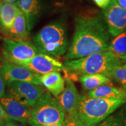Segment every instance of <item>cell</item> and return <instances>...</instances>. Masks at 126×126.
<instances>
[{"mask_svg": "<svg viewBox=\"0 0 126 126\" xmlns=\"http://www.w3.org/2000/svg\"><path fill=\"white\" fill-rule=\"evenodd\" d=\"M12 120H13L11 119L10 118L7 119L6 120H5V126H19L17 124H16V123H15Z\"/></svg>", "mask_w": 126, "mask_h": 126, "instance_id": "cell-26", "label": "cell"}, {"mask_svg": "<svg viewBox=\"0 0 126 126\" xmlns=\"http://www.w3.org/2000/svg\"><path fill=\"white\" fill-rule=\"evenodd\" d=\"M123 65L122 61L111 52L96 53L77 60H66L64 63L66 76L100 74L108 78L116 68Z\"/></svg>", "mask_w": 126, "mask_h": 126, "instance_id": "cell-4", "label": "cell"}, {"mask_svg": "<svg viewBox=\"0 0 126 126\" xmlns=\"http://www.w3.org/2000/svg\"><path fill=\"white\" fill-rule=\"evenodd\" d=\"M121 60L122 61V63H123L122 67L124 68H126V55L124 57H123L122 59H121Z\"/></svg>", "mask_w": 126, "mask_h": 126, "instance_id": "cell-29", "label": "cell"}, {"mask_svg": "<svg viewBox=\"0 0 126 126\" xmlns=\"http://www.w3.org/2000/svg\"><path fill=\"white\" fill-rule=\"evenodd\" d=\"M9 117L8 116L7 113L5 112V111L3 109L2 106L1 105V104H0V120L4 122L5 120L9 119Z\"/></svg>", "mask_w": 126, "mask_h": 126, "instance_id": "cell-25", "label": "cell"}, {"mask_svg": "<svg viewBox=\"0 0 126 126\" xmlns=\"http://www.w3.org/2000/svg\"><path fill=\"white\" fill-rule=\"evenodd\" d=\"M87 96L93 98L121 99L126 100V86L114 87L111 85H103L89 91Z\"/></svg>", "mask_w": 126, "mask_h": 126, "instance_id": "cell-15", "label": "cell"}, {"mask_svg": "<svg viewBox=\"0 0 126 126\" xmlns=\"http://www.w3.org/2000/svg\"><path fill=\"white\" fill-rule=\"evenodd\" d=\"M108 51L115 57L122 59L126 55V30L111 40Z\"/></svg>", "mask_w": 126, "mask_h": 126, "instance_id": "cell-19", "label": "cell"}, {"mask_svg": "<svg viewBox=\"0 0 126 126\" xmlns=\"http://www.w3.org/2000/svg\"><path fill=\"white\" fill-rule=\"evenodd\" d=\"M65 86L62 94L56 97L64 110L65 114L70 115L75 113L78 105L80 94L74 83L68 78L65 77Z\"/></svg>", "mask_w": 126, "mask_h": 126, "instance_id": "cell-12", "label": "cell"}, {"mask_svg": "<svg viewBox=\"0 0 126 126\" xmlns=\"http://www.w3.org/2000/svg\"><path fill=\"white\" fill-rule=\"evenodd\" d=\"M39 75H44L53 71H64L65 67L53 57L39 53L29 60L17 63Z\"/></svg>", "mask_w": 126, "mask_h": 126, "instance_id": "cell-10", "label": "cell"}, {"mask_svg": "<svg viewBox=\"0 0 126 126\" xmlns=\"http://www.w3.org/2000/svg\"><path fill=\"white\" fill-rule=\"evenodd\" d=\"M41 126H63V123H56L53 124H50V125H45Z\"/></svg>", "mask_w": 126, "mask_h": 126, "instance_id": "cell-30", "label": "cell"}, {"mask_svg": "<svg viewBox=\"0 0 126 126\" xmlns=\"http://www.w3.org/2000/svg\"><path fill=\"white\" fill-rule=\"evenodd\" d=\"M16 4L26 18L28 31H31L42 14L43 7L41 0H18Z\"/></svg>", "mask_w": 126, "mask_h": 126, "instance_id": "cell-13", "label": "cell"}, {"mask_svg": "<svg viewBox=\"0 0 126 126\" xmlns=\"http://www.w3.org/2000/svg\"><path fill=\"white\" fill-rule=\"evenodd\" d=\"M93 1L99 8L104 9L109 5L111 0H93Z\"/></svg>", "mask_w": 126, "mask_h": 126, "instance_id": "cell-23", "label": "cell"}, {"mask_svg": "<svg viewBox=\"0 0 126 126\" xmlns=\"http://www.w3.org/2000/svg\"><path fill=\"white\" fill-rule=\"evenodd\" d=\"M102 15L112 37H116L126 30V9L118 4L117 0H111L103 9Z\"/></svg>", "mask_w": 126, "mask_h": 126, "instance_id": "cell-9", "label": "cell"}, {"mask_svg": "<svg viewBox=\"0 0 126 126\" xmlns=\"http://www.w3.org/2000/svg\"><path fill=\"white\" fill-rule=\"evenodd\" d=\"M18 0H2V2L4 3H10V4H13V3H16Z\"/></svg>", "mask_w": 126, "mask_h": 126, "instance_id": "cell-28", "label": "cell"}, {"mask_svg": "<svg viewBox=\"0 0 126 126\" xmlns=\"http://www.w3.org/2000/svg\"><path fill=\"white\" fill-rule=\"evenodd\" d=\"M40 81L42 85L56 97L62 94L65 89V79L60 72L53 71L41 75Z\"/></svg>", "mask_w": 126, "mask_h": 126, "instance_id": "cell-14", "label": "cell"}, {"mask_svg": "<svg viewBox=\"0 0 126 126\" xmlns=\"http://www.w3.org/2000/svg\"><path fill=\"white\" fill-rule=\"evenodd\" d=\"M126 102L125 100L93 98L80 95L75 117L80 126H96Z\"/></svg>", "mask_w": 126, "mask_h": 126, "instance_id": "cell-3", "label": "cell"}, {"mask_svg": "<svg viewBox=\"0 0 126 126\" xmlns=\"http://www.w3.org/2000/svg\"><path fill=\"white\" fill-rule=\"evenodd\" d=\"M6 84L1 75H0V99L5 94Z\"/></svg>", "mask_w": 126, "mask_h": 126, "instance_id": "cell-24", "label": "cell"}, {"mask_svg": "<svg viewBox=\"0 0 126 126\" xmlns=\"http://www.w3.org/2000/svg\"><path fill=\"white\" fill-rule=\"evenodd\" d=\"M109 78L114 79L124 86H126V68L122 66L116 68L111 72Z\"/></svg>", "mask_w": 126, "mask_h": 126, "instance_id": "cell-21", "label": "cell"}, {"mask_svg": "<svg viewBox=\"0 0 126 126\" xmlns=\"http://www.w3.org/2000/svg\"><path fill=\"white\" fill-rule=\"evenodd\" d=\"M111 36L101 15H77L73 38L64 58L66 60H77L108 51Z\"/></svg>", "mask_w": 126, "mask_h": 126, "instance_id": "cell-1", "label": "cell"}, {"mask_svg": "<svg viewBox=\"0 0 126 126\" xmlns=\"http://www.w3.org/2000/svg\"><path fill=\"white\" fill-rule=\"evenodd\" d=\"M0 126H5V123L4 121L0 120Z\"/></svg>", "mask_w": 126, "mask_h": 126, "instance_id": "cell-32", "label": "cell"}, {"mask_svg": "<svg viewBox=\"0 0 126 126\" xmlns=\"http://www.w3.org/2000/svg\"><path fill=\"white\" fill-rule=\"evenodd\" d=\"M29 32L26 18L22 12L20 11L16 17L11 28L7 33L15 39L23 40L29 36Z\"/></svg>", "mask_w": 126, "mask_h": 126, "instance_id": "cell-18", "label": "cell"}, {"mask_svg": "<svg viewBox=\"0 0 126 126\" xmlns=\"http://www.w3.org/2000/svg\"><path fill=\"white\" fill-rule=\"evenodd\" d=\"M63 126H80L75 117V114L67 115L63 123Z\"/></svg>", "mask_w": 126, "mask_h": 126, "instance_id": "cell-22", "label": "cell"}, {"mask_svg": "<svg viewBox=\"0 0 126 126\" xmlns=\"http://www.w3.org/2000/svg\"><path fill=\"white\" fill-rule=\"evenodd\" d=\"M3 47L5 58L16 64L29 60L40 53L32 43L23 40L4 38Z\"/></svg>", "mask_w": 126, "mask_h": 126, "instance_id": "cell-7", "label": "cell"}, {"mask_svg": "<svg viewBox=\"0 0 126 126\" xmlns=\"http://www.w3.org/2000/svg\"><path fill=\"white\" fill-rule=\"evenodd\" d=\"M20 12V10L16 3H4L3 4L0 20V24L3 30L7 32L9 31L16 17Z\"/></svg>", "mask_w": 126, "mask_h": 126, "instance_id": "cell-16", "label": "cell"}, {"mask_svg": "<svg viewBox=\"0 0 126 126\" xmlns=\"http://www.w3.org/2000/svg\"><path fill=\"white\" fill-rule=\"evenodd\" d=\"M0 104L11 119L23 124L29 122V109L19 103L9 94H4L0 99Z\"/></svg>", "mask_w": 126, "mask_h": 126, "instance_id": "cell-11", "label": "cell"}, {"mask_svg": "<svg viewBox=\"0 0 126 126\" xmlns=\"http://www.w3.org/2000/svg\"><path fill=\"white\" fill-rule=\"evenodd\" d=\"M29 123L31 126H41L63 123L65 113L49 92H46L33 106L29 108Z\"/></svg>", "mask_w": 126, "mask_h": 126, "instance_id": "cell-5", "label": "cell"}, {"mask_svg": "<svg viewBox=\"0 0 126 126\" xmlns=\"http://www.w3.org/2000/svg\"><path fill=\"white\" fill-rule=\"evenodd\" d=\"M0 75L4 79L6 85L14 81L28 82L42 85L41 75L32 72L22 65L7 60L0 64Z\"/></svg>", "mask_w": 126, "mask_h": 126, "instance_id": "cell-8", "label": "cell"}, {"mask_svg": "<svg viewBox=\"0 0 126 126\" xmlns=\"http://www.w3.org/2000/svg\"><path fill=\"white\" fill-rule=\"evenodd\" d=\"M0 53H1V49H0Z\"/></svg>", "mask_w": 126, "mask_h": 126, "instance_id": "cell-33", "label": "cell"}, {"mask_svg": "<svg viewBox=\"0 0 126 126\" xmlns=\"http://www.w3.org/2000/svg\"><path fill=\"white\" fill-rule=\"evenodd\" d=\"M32 43L40 53L53 57L65 54L70 46L65 19H58L44 26L33 36Z\"/></svg>", "mask_w": 126, "mask_h": 126, "instance_id": "cell-2", "label": "cell"}, {"mask_svg": "<svg viewBox=\"0 0 126 126\" xmlns=\"http://www.w3.org/2000/svg\"><path fill=\"white\" fill-rule=\"evenodd\" d=\"M83 88L86 90H92L103 85H110L111 81L106 75L100 74L81 75L79 78Z\"/></svg>", "mask_w": 126, "mask_h": 126, "instance_id": "cell-17", "label": "cell"}, {"mask_svg": "<svg viewBox=\"0 0 126 126\" xmlns=\"http://www.w3.org/2000/svg\"><path fill=\"white\" fill-rule=\"evenodd\" d=\"M2 1L0 0V20H1V12H2Z\"/></svg>", "mask_w": 126, "mask_h": 126, "instance_id": "cell-31", "label": "cell"}, {"mask_svg": "<svg viewBox=\"0 0 126 126\" xmlns=\"http://www.w3.org/2000/svg\"><path fill=\"white\" fill-rule=\"evenodd\" d=\"M7 86V94L29 109L33 106L46 92L43 85L28 82H11Z\"/></svg>", "mask_w": 126, "mask_h": 126, "instance_id": "cell-6", "label": "cell"}, {"mask_svg": "<svg viewBox=\"0 0 126 126\" xmlns=\"http://www.w3.org/2000/svg\"><path fill=\"white\" fill-rule=\"evenodd\" d=\"M117 1L121 7L126 9V0H117Z\"/></svg>", "mask_w": 126, "mask_h": 126, "instance_id": "cell-27", "label": "cell"}, {"mask_svg": "<svg viewBox=\"0 0 126 126\" xmlns=\"http://www.w3.org/2000/svg\"><path fill=\"white\" fill-rule=\"evenodd\" d=\"M98 126H126V116L120 113L109 116Z\"/></svg>", "mask_w": 126, "mask_h": 126, "instance_id": "cell-20", "label": "cell"}]
</instances>
